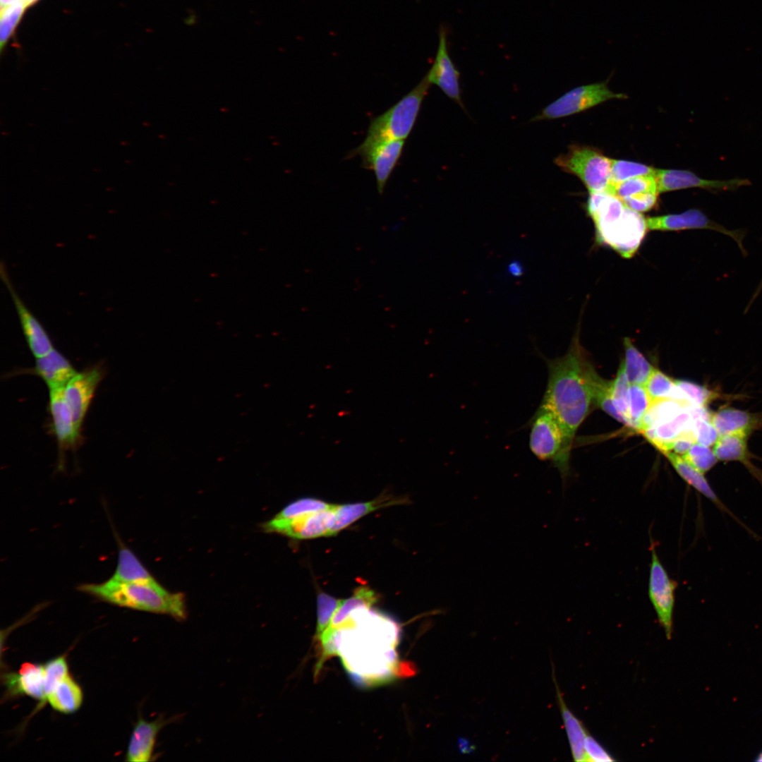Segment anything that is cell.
Here are the masks:
<instances>
[{"label": "cell", "mask_w": 762, "mask_h": 762, "mask_svg": "<svg viewBox=\"0 0 762 762\" xmlns=\"http://www.w3.org/2000/svg\"><path fill=\"white\" fill-rule=\"evenodd\" d=\"M682 456L703 474L710 470L718 461L713 450L698 442L694 443Z\"/></svg>", "instance_id": "41"}, {"label": "cell", "mask_w": 762, "mask_h": 762, "mask_svg": "<svg viewBox=\"0 0 762 762\" xmlns=\"http://www.w3.org/2000/svg\"><path fill=\"white\" fill-rule=\"evenodd\" d=\"M78 590L119 607L165 614L177 620H184L187 616L183 595L168 591L154 578L136 582H121L109 578L100 583L82 584Z\"/></svg>", "instance_id": "3"}, {"label": "cell", "mask_w": 762, "mask_h": 762, "mask_svg": "<svg viewBox=\"0 0 762 762\" xmlns=\"http://www.w3.org/2000/svg\"><path fill=\"white\" fill-rule=\"evenodd\" d=\"M658 192H648L629 197L622 200L629 208L638 212H647L657 204Z\"/></svg>", "instance_id": "44"}, {"label": "cell", "mask_w": 762, "mask_h": 762, "mask_svg": "<svg viewBox=\"0 0 762 762\" xmlns=\"http://www.w3.org/2000/svg\"><path fill=\"white\" fill-rule=\"evenodd\" d=\"M5 683L13 694L26 695L41 702L46 701L42 665L24 663L18 672L6 675Z\"/></svg>", "instance_id": "20"}, {"label": "cell", "mask_w": 762, "mask_h": 762, "mask_svg": "<svg viewBox=\"0 0 762 762\" xmlns=\"http://www.w3.org/2000/svg\"><path fill=\"white\" fill-rule=\"evenodd\" d=\"M711 423L719 435L731 433H746L762 425V417L742 410L726 407L711 414Z\"/></svg>", "instance_id": "22"}, {"label": "cell", "mask_w": 762, "mask_h": 762, "mask_svg": "<svg viewBox=\"0 0 762 762\" xmlns=\"http://www.w3.org/2000/svg\"><path fill=\"white\" fill-rule=\"evenodd\" d=\"M26 8L24 1H21L1 9V49H2L4 44L13 34Z\"/></svg>", "instance_id": "38"}, {"label": "cell", "mask_w": 762, "mask_h": 762, "mask_svg": "<svg viewBox=\"0 0 762 762\" xmlns=\"http://www.w3.org/2000/svg\"><path fill=\"white\" fill-rule=\"evenodd\" d=\"M334 504L310 497L298 499L286 506L273 518L289 520L314 512L330 509Z\"/></svg>", "instance_id": "35"}, {"label": "cell", "mask_w": 762, "mask_h": 762, "mask_svg": "<svg viewBox=\"0 0 762 762\" xmlns=\"http://www.w3.org/2000/svg\"><path fill=\"white\" fill-rule=\"evenodd\" d=\"M648 595L660 626L667 639L672 638L675 593L677 583L663 565L654 545H651Z\"/></svg>", "instance_id": "8"}, {"label": "cell", "mask_w": 762, "mask_h": 762, "mask_svg": "<svg viewBox=\"0 0 762 762\" xmlns=\"http://www.w3.org/2000/svg\"><path fill=\"white\" fill-rule=\"evenodd\" d=\"M629 388L630 383L622 362L615 379L611 382L610 394L615 406L628 421L629 427L631 428L629 419Z\"/></svg>", "instance_id": "34"}, {"label": "cell", "mask_w": 762, "mask_h": 762, "mask_svg": "<svg viewBox=\"0 0 762 762\" xmlns=\"http://www.w3.org/2000/svg\"><path fill=\"white\" fill-rule=\"evenodd\" d=\"M180 716L166 718L159 716L152 721L139 717L132 731L126 760L131 762H147L152 760L157 737L159 731Z\"/></svg>", "instance_id": "17"}, {"label": "cell", "mask_w": 762, "mask_h": 762, "mask_svg": "<svg viewBox=\"0 0 762 762\" xmlns=\"http://www.w3.org/2000/svg\"><path fill=\"white\" fill-rule=\"evenodd\" d=\"M430 85L425 76L396 104L373 119L368 127L365 138L361 145H368L393 140H405L415 125L421 104Z\"/></svg>", "instance_id": "4"}, {"label": "cell", "mask_w": 762, "mask_h": 762, "mask_svg": "<svg viewBox=\"0 0 762 762\" xmlns=\"http://www.w3.org/2000/svg\"><path fill=\"white\" fill-rule=\"evenodd\" d=\"M83 700L82 689L70 675L56 686L46 699L54 710L64 714L76 712Z\"/></svg>", "instance_id": "26"}, {"label": "cell", "mask_w": 762, "mask_h": 762, "mask_svg": "<svg viewBox=\"0 0 762 762\" xmlns=\"http://www.w3.org/2000/svg\"><path fill=\"white\" fill-rule=\"evenodd\" d=\"M644 386L651 400L673 399L690 403L675 381L655 368Z\"/></svg>", "instance_id": "31"}, {"label": "cell", "mask_w": 762, "mask_h": 762, "mask_svg": "<svg viewBox=\"0 0 762 762\" xmlns=\"http://www.w3.org/2000/svg\"><path fill=\"white\" fill-rule=\"evenodd\" d=\"M401 502V500H397L392 497L381 496L366 502L336 504L334 521L329 532V536L337 534L356 520L377 509L396 504Z\"/></svg>", "instance_id": "24"}, {"label": "cell", "mask_w": 762, "mask_h": 762, "mask_svg": "<svg viewBox=\"0 0 762 762\" xmlns=\"http://www.w3.org/2000/svg\"><path fill=\"white\" fill-rule=\"evenodd\" d=\"M119 543L118 562L111 577L121 582H136L153 579L133 552L116 537Z\"/></svg>", "instance_id": "27"}, {"label": "cell", "mask_w": 762, "mask_h": 762, "mask_svg": "<svg viewBox=\"0 0 762 762\" xmlns=\"http://www.w3.org/2000/svg\"><path fill=\"white\" fill-rule=\"evenodd\" d=\"M526 425L530 429L531 452L540 460L552 461L562 478H566L569 473L562 459L564 434L556 416L540 404Z\"/></svg>", "instance_id": "6"}, {"label": "cell", "mask_w": 762, "mask_h": 762, "mask_svg": "<svg viewBox=\"0 0 762 762\" xmlns=\"http://www.w3.org/2000/svg\"><path fill=\"white\" fill-rule=\"evenodd\" d=\"M103 375L102 367H90L77 373L64 387L66 401L80 430Z\"/></svg>", "instance_id": "12"}, {"label": "cell", "mask_w": 762, "mask_h": 762, "mask_svg": "<svg viewBox=\"0 0 762 762\" xmlns=\"http://www.w3.org/2000/svg\"><path fill=\"white\" fill-rule=\"evenodd\" d=\"M757 761H762V753L760 754V756H759L758 758L757 759Z\"/></svg>", "instance_id": "49"}, {"label": "cell", "mask_w": 762, "mask_h": 762, "mask_svg": "<svg viewBox=\"0 0 762 762\" xmlns=\"http://www.w3.org/2000/svg\"><path fill=\"white\" fill-rule=\"evenodd\" d=\"M405 140H393L360 145L351 154L360 155L365 168L373 171L378 193L382 194L386 183L402 154Z\"/></svg>", "instance_id": "9"}, {"label": "cell", "mask_w": 762, "mask_h": 762, "mask_svg": "<svg viewBox=\"0 0 762 762\" xmlns=\"http://www.w3.org/2000/svg\"><path fill=\"white\" fill-rule=\"evenodd\" d=\"M49 409L59 452L62 455L77 448L81 442L80 430L76 427L66 401L64 387L49 389Z\"/></svg>", "instance_id": "15"}, {"label": "cell", "mask_w": 762, "mask_h": 762, "mask_svg": "<svg viewBox=\"0 0 762 762\" xmlns=\"http://www.w3.org/2000/svg\"><path fill=\"white\" fill-rule=\"evenodd\" d=\"M579 323L567 352L554 359L545 358L548 377L540 405L558 419L564 434L562 459L569 473L570 452L575 433L588 414L593 401L595 374L579 341Z\"/></svg>", "instance_id": "1"}, {"label": "cell", "mask_w": 762, "mask_h": 762, "mask_svg": "<svg viewBox=\"0 0 762 762\" xmlns=\"http://www.w3.org/2000/svg\"><path fill=\"white\" fill-rule=\"evenodd\" d=\"M377 600V595L370 588H357L351 597L342 600L328 627L337 628L350 617L352 612L361 607L370 608Z\"/></svg>", "instance_id": "30"}, {"label": "cell", "mask_w": 762, "mask_h": 762, "mask_svg": "<svg viewBox=\"0 0 762 762\" xmlns=\"http://www.w3.org/2000/svg\"><path fill=\"white\" fill-rule=\"evenodd\" d=\"M586 209L594 223L598 243L624 258L636 254L648 230L641 213L607 191L589 193Z\"/></svg>", "instance_id": "2"}, {"label": "cell", "mask_w": 762, "mask_h": 762, "mask_svg": "<svg viewBox=\"0 0 762 762\" xmlns=\"http://www.w3.org/2000/svg\"><path fill=\"white\" fill-rule=\"evenodd\" d=\"M663 454L670 461L675 470L685 482L713 502L722 512H725L730 515L750 533L756 536V534L752 531H750V529L744 525V524L742 523L718 497L706 478L704 477L703 473L693 467L679 454L672 452H664Z\"/></svg>", "instance_id": "18"}, {"label": "cell", "mask_w": 762, "mask_h": 762, "mask_svg": "<svg viewBox=\"0 0 762 762\" xmlns=\"http://www.w3.org/2000/svg\"><path fill=\"white\" fill-rule=\"evenodd\" d=\"M554 163L564 172L576 176L588 193L607 191L610 183L611 159L598 148L579 145L569 146Z\"/></svg>", "instance_id": "5"}, {"label": "cell", "mask_w": 762, "mask_h": 762, "mask_svg": "<svg viewBox=\"0 0 762 762\" xmlns=\"http://www.w3.org/2000/svg\"><path fill=\"white\" fill-rule=\"evenodd\" d=\"M624 346L625 358L623 363L629 383L644 386L655 368L637 349L630 339H624Z\"/></svg>", "instance_id": "29"}, {"label": "cell", "mask_w": 762, "mask_h": 762, "mask_svg": "<svg viewBox=\"0 0 762 762\" xmlns=\"http://www.w3.org/2000/svg\"><path fill=\"white\" fill-rule=\"evenodd\" d=\"M553 679L556 687L558 705L569 740L572 758L576 762L588 761L585 751V739L588 731L583 722L567 707L555 675Z\"/></svg>", "instance_id": "25"}, {"label": "cell", "mask_w": 762, "mask_h": 762, "mask_svg": "<svg viewBox=\"0 0 762 762\" xmlns=\"http://www.w3.org/2000/svg\"><path fill=\"white\" fill-rule=\"evenodd\" d=\"M0 276L13 300L30 351L35 358L45 356L54 349L52 340L16 292L3 262L0 266Z\"/></svg>", "instance_id": "11"}, {"label": "cell", "mask_w": 762, "mask_h": 762, "mask_svg": "<svg viewBox=\"0 0 762 762\" xmlns=\"http://www.w3.org/2000/svg\"><path fill=\"white\" fill-rule=\"evenodd\" d=\"M28 372L39 376L49 389L64 387L77 373L69 360L55 349L36 358L35 366Z\"/></svg>", "instance_id": "19"}, {"label": "cell", "mask_w": 762, "mask_h": 762, "mask_svg": "<svg viewBox=\"0 0 762 762\" xmlns=\"http://www.w3.org/2000/svg\"><path fill=\"white\" fill-rule=\"evenodd\" d=\"M44 692L47 696L68 673V665L66 656L60 655L48 660L44 665Z\"/></svg>", "instance_id": "40"}, {"label": "cell", "mask_w": 762, "mask_h": 762, "mask_svg": "<svg viewBox=\"0 0 762 762\" xmlns=\"http://www.w3.org/2000/svg\"><path fill=\"white\" fill-rule=\"evenodd\" d=\"M676 385L684 393L687 400L693 405L705 407L712 400L718 397V394L689 381L675 380Z\"/></svg>", "instance_id": "42"}, {"label": "cell", "mask_w": 762, "mask_h": 762, "mask_svg": "<svg viewBox=\"0 0 762 762\" xmlns=\"http://www.w3.org/2000/svg\"><path fill=\"white\" fill-rule=\"evenodd\" d=\"M691 406L694 405L687 401L673 399L652 400L643 418L640 433L646 428L655 427L673 419Z\"/></svg>", "instance_id": "28"}, {"label": "cell", "mask_w": 762, "mask_h": 762, "mask_svg": "<svg viewBox=\"0 0 762 762\" xmlns=\"http://www.w3.org/2000/svg\"><path fill=\"white\" fill-rule=\"evenodd\" d=\"M447 35V30L442 25L439 31L436 56L425 77L431 85H437L449 98L465 110L461 97L460 73L449 56Z\"/></svg>", "instance_id": "14"}, {"label": "cell", "mask_w": 762, "mask_h": 762, "mask_svg": "<svg viewBox=\"0 0 762 762\" xmlns=\"http://www.w3.org/2000/svg\"><path fill=\"white\" fill-rule=\"evenodd\" d=\"M523 266L518 260H513L508 265V271L514 277H520L523 274Z\"/></svg>", "instance_id": "46"}, {"label": "cell", "mask_w": 762, "mask_h": 762, "mask_svg": "<svg viewBox=\"0 0 762 762\" xmlns=\"http://www.w3.org/2000/svg\"><path fill=\"white\" fill-rule=\"evenodd\" d=\"M37 1L38 0H25L24 3H25L26 7L28 8V6H30L35 4Z\"/></svg>", "instance_id": "48"}, {"label": "cell", "mask_w": 762, "mask_h": 762, "mask_svg": "<svg viewBox=\"0 0 762 762\" xmlns=\"http://www.w3.org/2000/svg\"><path fill=\"white\" fill-rule=\"evenodd\" d=\"M655 177L659 193L689 188L730 190L750 184L749 180L744 179L727 181L703 179L689 171L679 169H656Z\"/></svg>", "instance_id": "16"}, {"label": "cell", "mask_w": 762, "mask_h": 762, "mask_svg": "<svg viewBox=\"0 0 762 762\" xmlns=\"http://www.w3.org/2000/svg\"><path fill=\"white\" fill-rule=\"evenodd\" d=\"M648 230L676 231L687 229H710L732 238L743 250V234L739 231L728 230L708 219L697 209L688 210L680 214H672L646 218Z\"/></svg>", "instance_id": "13"}, {"label": "cell", "mask_w": 762, "mask_h": 762, "mask_svg": "<svg viewBox=\"0 0 762 762\" xmlns=\"http://www.w3.org/2000/svg\"><path fill=\"white\" fill-rule=\"evenodd\" d=\"M611 382L600 378L597 373L593 380V401L617 421L629 427L628 421L615 406L610 394Z\"/></svg>", "instance_id": "36"}, {"label": "cell", "mask_w": 762, "mask_h": 762, "mask_svg": "<svg viewBox=\"0 0 762 762\" xmlns=\"http://www.w3.org/2000/svg\"><path fill=\"white\" fill-rule=\"evenodd\" d=\"M588 762H612L615 758L588 732L585 739Z\"/></svg>", "instance_id": "45"}, {"label": "cell", "mask_w": 762, "mask_h": 762, "mask_svg": "<svg viewBox=\"0 0 762 762\" xmlns=\"http://www.w3.org/2000/svg\"><path fill=\"white\" fill-rule=\"evenodd\" d=\"M336 504L329 509L311 513L289 520L272 519L264 525V529L298 539H309L329 536L334 521Z\"/></svg>", "instance_id": "10"}, {"label": "cell", "mask_w": 762, "mask_h": 762, "mask_svg": "<svg viewBox=\"0 0 762 762\" xmlns=\"http://www.w3.org/2000/svg\"><path fill=\"white\" fill-rule=\"evenodd\" d=\"M651 401L645 386L630 384L629 419L632 429L640 432L643 418L646 413Z\"/></svg>", "instance_id": "33"}, {"label": "cell", "mask_w": 762, "mask_h": 762, "mask_svg": "<svg viewBox=\"0 0 762 762\" xmlns=\"http://www.w3.org/2000/svg\"><path fill=\"white\" fill-rule=\"evenodd\" d=\"M710 418L711 416L697 418L694 420L693 423L696 442L708 447L713 445L719 437Z\"/></svg>", "instance_id": "43"}, {"label": "cell", "mask_w": 762, "mask_h": 762, "mask_svg": "<svg viewBox=\"0 0 762 762\" xmlns=\"http://www.w3.org/2000/svg\"><path fill=\"white\" fill-rule=\"evenodd\" d=\"M342 600L337 599L324 592L317 597V628L315 636L318 638L329 625L336 610Z\"/></svg>", "instance_id": "39"}, {"label": "cell", "mask_w": 762, "mask_h": 762, "mask_svg": "<svg viewBox=\"0 0 762 762\" xmlns=\"http://www.w3.org/2000/svg\"><path fill=\"white\" fill-rule=\"evenodd\" d=\"M692 406L684 410L673 419L655 427L646 428L641 433L663 454L668 452L672 441L693 429L694 418L691 412Z\"/></svg>", "instance_id": "21"}, {"label": "cell", "mask_w": 762, "mask_h": 762, "mask_svg": "<svg viewBox=\"0 0 762 762\" xmlns=\"http://www.w3.org/2000/svg\"><path fill=\"white\" fill-rule=\"evenodd\" d=\"M655 170L653 167L643 164L611 159L610 183L622 182L640 176L654 175Z\"/></svg>", "instance_id": "37"}, {"label": "cell", "mask_w": 762, "mask_h": 762, "mask_svg": "<svg viewBox=\"0 0 762 762\" xmlns=\"http://www.w3.org/2000/svg\"><path fill=\"white\" fill-rule=\"evenodd\" d=\"M627 95L615 93L601 82L576 87L545 107L530 121L560 119L591 108L612 99H624Z\"/></svg>", "instance_id": "7"}, {"label": "cell", "mask_w": 762, "mask_h": 762, "mask_svg": "<svg viewBox=\"0 0 762 762\" xmlns=\"http://www.w3.org/2000/svg\"><path fill=\"white\" fill-rule=\"evenodd\" d=\"M607 191L621 200L644 193H658L655 174L636 176L622 182L610 183Z\"/></svg>", "instance_id": "32"}, {"label": "cell", "mask_w": 762, "mask_h": 762, "mask_svg": "<svg viewBox=\"0 0 762 762\" xmlns=\"http://www.w3.org/2000/svg\"><path fill=\"white\" fill-rule=\"evenodd\" d=\"M24 1L25 0H0L1 9Z\"/></svg>", "instance_id": "47"}, {"label": "cell", "mask_w": 762, "mask_h": 762, "mask_svg": "<svg viewBox=\"0 0 762 762\" xmlns=\"http://www.w3.org/2000/svg\"><path fill=\"white\" fill-rule=\"evenodd\" d=\"M748 435L742 433L719 435L713 450L718 460L742 463L762 484V471L751 464L749 460L746 444Z\"/></svg>", "instance_id": "23"}]
</instances>
